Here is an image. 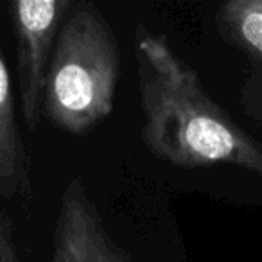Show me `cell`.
<instances>
[{"instance_id": "3957f363", "label": "cell", "mask_w": 262, "mask_h": 262, "mask_svg": "<svg viewBox=\"0 0 262 262\" xmlns=\"http://www.w3.org/2000/svg\"><path fill=\"white\" fill-rule=\"evenodd\" d=\"M72 6V0H11L8 6L16 40L20 113L31 131L43 117L49 63Z\"/></svg>"}, {"instance_id": "ba28073f", "label": "cell", "mask_w": 262, "mask_h": 262, "mask_svg": "<svg viewBox=\"0 0 262 262\" xmlns=\"http://www.w3.org/2000/svg\"><path fill=\"white\" fill-rule=\"evenodd\" d=\"M22 262H24V260H22Z\"/></svg>"}, {"instance_id": "8992f818", "label": "cell", "mask_w": 262, "mask_h": 262, "mask_svg": "<svg viewBox=\"0 0 262 262\" xmlns=\"http://www.w3.org/2000/svg\"><path fill=\"white\" fill-rule=\"evenodd\" d=\"M217 22L223 34L262 61V0H230L219 8Z\"/></svg>"}, {"instance_id": "7a4b0ae2", "label": "cell", "mask_w": 262, "mask_h": 262, "mask_svg": "<svg viewBox=\"0 0 262 262\" xmlns=\"http://www.w3.org/2000/svg\"><path fill=\"white\" fill-rule=\"evenodd\" d=\"M120 45L92 2H74L56 40L43 94V115L56 129L83 137L106 120L120 79Z\"/></svg>"}, {"instance_id": "5b68a950", "label": "cell", "mask_w": 262, "mask_h": 262, "mask_svg": "<svg viewBox=\"0 0 262 262\" xmlns=\"http://www.w3.org/2000/svg\"><path fill=\"white\" fill-rule=\"evenodd\" d=\"M0 196L18 203L29 214L34 203V187L29 157L16 120L11 76L0 49Z\"/></svg>"}, {"instance_id": "6da1fadb", "label": "cell", "mask_w": 262, "mask_h": 262, "mask_svg": "<svg viewBox=\"0 0 262 262\" xmlns=\"http://www.w3.org/2000/svg\"><path fill=\"white\" fill-rule=\"evenodd\" d=\"M142 139L160 160L198 169L235 165L262 178V144L210 97L167 38L137 29Z\"/></svg>"}, {"instance_id": "277c9868", "label": "cell", "mask_w": 262, "mask_h": 262, "mask_svg": "<svg viewBox=\"0 0 262 262\" xmlns=\"http://www.w3.org/2000/svg\"><path fill=\"white\" fill-rule=\"evenodd\" d=\"M52 262H133L112 239L81 180L67 183L52 237Z\"/></svg>"}, {"instance_id": "52a82bcc", "label": "cell", "mask_w": 262, "mask_h": 262, "mask_svg": "<svg viewBox=\"0 0 262 262\" xmlns=\"http://www.w3.org/2000/svg\"><path fill=\"white\" fill-rule=\"evenodd\" d=\"M0 262H22L16 251L11 223L2 210H0Z\"/></svg>"}]
</instances>
